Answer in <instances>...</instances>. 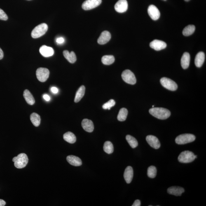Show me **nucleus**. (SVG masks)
Returning a JSON list of instances; mask_svg holds the SVG:
<instances>
[{
    "instance_id": "20e7f679",
    "label": "nucleus",
    "mask_w": 206,
    "mask_h": 206,
    "mask_svg": "<svg viewBox=\"0 0 206 206\" xmlns=\"http://www.w3.org/2000/svg\"><path fill=\"white\" fill-rule=\"evenodd\" d=\"M195 155L193 152L187 151L182 152L179 155L178 160L182 163H189L195 160Z\"/></svg>"
},
{
    "instance_id": "bb28decb",
    "label": "nucleus",
    "mask_w": 206,
    "mask_h": 206,
    "mask_svg": "<svg viewBox=\"0 0 206 206\" xmlns=\"http://www.w3.org/2000/svg\"><path fill=\"white\" fill-rule=\"evenodd\" d=\"M128 111L125 108H122L120 110L118 115L117 119L120 121H125L127 118Z\"/></svg>"
},
{
    "instance_id": "4be33fe9",
    "label": "nucleus",
    "mask_w": 206,
    "mask_h": 206,
    "mask_svg": "<svg viewBox=\"0 0 206 206\" xmlns=\"http://www.w3.org/2000/svg\"><path fill=\"white\" fill-rule=\"evenodd\" d=\"M63 55L65 58L71 64L74 63L76 60V55L74 52L71 51L70 53L68 50H64Z\"/></svg>"
},
{
    "instance_id": "393cba45",
    "label": "nucleus",
    "mask_w": 206,
    "mask_h": 206,
    "mask_svg": "<svg viewBox=\"0 0 206 206\" xmlns=\"http://www.w3.org/2000/svg\"><path fill=\"white\" fill-rule=\"evenodd\" d=\"M85 92V87L84 85H82L78 89L77 91L75 97V102L77 103L81 100L84 95Z\"/></svg>"
},
{
    "instance_id": "c9c22d12",
    "label": "nucleus",
    "mask_w": 206,
    "mask_h": 206,
    "mask_svg": "<svg viewBox=\"0 0 206 206\" xmlns=\"http://www.w3.org/2000/svg\"><path fill=\"white\" fill-rule=\"evenodd\" d=\"M141 201L139 200H137L135 201V202H134L133 205L132 206H141Z\"/></svg>"
},
{
    "instance_id": "2f4dec72",
    "label": "nucleus",
    "mask_w": 206,
    "mask_h": 206,
    "mask_svg": "<svg viewBox=\"0 0 206 206\" xmlns=\"http://www.w3.org/2000/svg\"><path fill=\"white\" fill-rule=\"evenodd\" d=\"M157 169L156 167L151 166L149 167L147 170V175L148 177L151 178H154L157 175Z\"/></svg>"
},
{
    "instance_id": "58836bf2",
    "label": "nucleus",
    "mask_w": 206,
    "mask_h": 206,
    "mask_svg": "<svg viewBox=\"0 0 206 206\" xmlns=\"http://www.w3.org/2000/svg\"><path fill=\"white\" fill-rule=\"evenodd\" d=\"M6 202L2 199H0V206H4L6 205Z\"/></svg>"
},
{
    "instance_id": "b1692460",
    "label": "nucleus",
    "mask_w": 206,
    "mask_h": 206,
    "mask_svg": "<svg viewBox=\"0 0 206 206\" xmlns=\"http://www.w3.org/2000/svg\"><path fill=\"white\" fill-rule=\"evenodd\" d=\"M63 137L64 140L70 144H74L76 142V136L71 132H68L64 134Z\"/></svg>"
},
{
    "instance_id": "f03ea898",
    "label": "nucleus",
    "mask_w": 206,
    "mask_h": 206,
    "mask_svg": "<svg viewBox=\"0 0 206 206\" xmlns=\"http://www.w3.org/2000/svg\"><path fill=\"white\" fill-rule=\"evenodd\" d=\"M13 162L14 165L17 168L21 169L25 167L28 162L27 155L24 153H20L17 157L13 158Z\"/></svg>"
},
{
    "instance_id": "7ed1b4c3",
    "label": "nucleus",
    "mask_w": 206,
    "mask_h": 206,
    "mask_svg": "<svg viewBox=\"0 0 206 206\" xmlns=\"http://www.w3.org/2000/svg\"><path fill=\"white\" fill-rule=\"evenodd\" d=\"M48 26L45 23L39 24L33 29L31 32V37L33 38L41 37L48 30Z\"/></svg>"
},
{
    "instance_id": "473e14b6",
    "label": "nucleus",
    "mask_w": 206,
    "mask_h": 206,
    "mask_svg": "<svg viewBox=\"0 0 206 206\" xmlns=\"http://www.w3.org/2000/svg\"><path fill=\"white\" fill-rule=\"evenodd\" d=\"M115 104V102L113 99H111L108 102L103 105L102 107L104 109H111V108L114 106Z\"/></svg>"
},
{
    "instance_id": "5701e85b",
    "label": "nucleus",
    "mask_w": 206,
    "mask_h": 206,
    "mask_svg": "<svg viewBox=\"0 0 206 206\" xmlns=\"http://www.w3.org/2000/svg\"><path fill=\"white\" fill-rule=\"evenodd\" d=\"M23 96L28 104L30 105H33L34 104L35 101L34 98L29 90H24Z\"/></svg>"
},
{
    "instance_id": "72a5a7b5",
    "label": "nucleus",
    "mask_w": 206,
    "mask_h": 206,
    "mask_svg": "<svg viewBox=\"0 0 206 206\" xmlns=\"http://www.w3.org/2000/svg\"><path fill=\"white\" fill-rule=\"evenodd\" d=\"M8 15L2 9L0 8V20L6 21L8 20Z\"/></svg>"
},
{
    "instance_id": "c85d7f7f",
    "label": "nucleus",
    "mask_w": 206,
    "mask_h": 206,
    "mask_svg": "<svg viewBox=\"0 0 206 206\" xmlns=\"http://www.w3.org/2000/svg\"><path fill=\"white\" fill-rule=\"evenodd\" d=\"M195 29V28L194 25H188L183 29V34L184 36H189L194 32Z\"/></svg>"
},
{
    "instance_id": "6ab92c4d",
    "label": "nucleus",
    "mask_w": 206,
    "mask_h": 206,
    "mask_svg": "<svg viewBox=\"0 0 206 206\" xmlns=\"http://www.w3.org/2000/svg\"><path fill=\"white\" fill-rule=\"evenodd\" d=\"M67 160L70 165L75 167L80 166L82 164L81 159L74 155H69L67 157Z\"/></svg>"
},
{
    "instance_id": "9b49d317",
    "label": "nucleus",
    "mask_w": 206,
    "mask_h": 206,
    "mask_svg": "<svg viewBox=\"0 0 206 206\" xmlns=\"http://www.w3.org/2000/svg\"><path fill=\"white\" fill-rule=\"evenodd\" d=\"M148 13L151 18L154 20H157L160 15L159 10L154 5H151L148 8Z\"/></svg>"
},
{
    "instance_id": "ddd939ff",
    "label": "nucleus",
    "mask_w": 206,
    "mask_h": 206,
    "mask_svg": "<svg viewBox=\"0 0 206 206\" xmlns=\"http://www.w3.org/2000/svg\"><path fill=\"white\" fill-rule=\"evenodd\" d=\"M151 48L155 50L158 51L166 48L167 44L164 41L159 40H154L150 44Z\"/></svg>"
},
{
    "instance_id": "7c9ffc66",
    "label": "nucleus",
    "mask_w": 206,
    "mask_h": 206,
    "mask_svg": "<svg viewBox=\"0 0 206 206\" xmlns=\"http://www.w3.org/2000/svg\"><path fill=\"white\" fill-rule=\"evenodd\" d=\"M126 139L127 142L130 144L131 147L133 148V149L136 147L138 146V143L137 140L132 136L127 135L126 136Z\"/></svg>"
},
{
    "instance_id": "f257e3e1",
    "label": "nucleus",
    "mask_w": 206,
    "mask_h": 206,
    "mask_svg": "<svg viewBox=\"0 0 206 206\" xmlns=\"http://www.w3.org/2000/svg\"><path fill=\"white\" fill-rule=\"evenodd\" d=\"M149 111L153 116L160 120L167 119L171 115L170 111L163 108L153 107L150 109Z\"/></svg>"
},
{
    "instance_id": "37998d69",
    "label": "nucleus",
    "mask_w": 206,
    "mask_h": 206,
    "mask_svg": "<svg viewBox=\"0 0 206 206\" xmlns=\"http://www.w3.org/2000/svg\"><path fill=\"white\" fill-rule=\"evenodd\" d=\"M164 1H166V0H164Z\"/></svg>"
},
{
    "instance_id": "e433bc0d",
    "label": "nucleus",
    "mask_w": 206,
    "mask_h": 206,
    "mask_svg": "<svg viewBox=\"0 0 206 206\" xmlns=\"http://www.w3.org/2000/svg\"><path fill=\"white\" fill-rule=\"evenodd\" d=\"M51 90L52 93L55 94H57L59 91L58 89L55 87H52L51 89Z\"/></svg>"
},
{
    "instance_id": "412c9836",
    "label": "nucleus",
    "mask_w": 206,
    "mask_h": 206,
    "mask_svg": "<svg viewBox=\"0 0 206 206\" xmlns=\"http://www.w3.org/2000/svg\"><path fill=\"white\" fill-rule=\"evenodd\" d=\"M190 55L188 52H185L181 59V65L183 69H186L189 67Z\"/></svg>"
},
{
    "instance_id": "cd10ccee",
    "label": "nucleus",
    "mask_w": 206,
    "mask_h": 206,
    "mask_svg": "<svg viewBox=\"0 0 206 206\" xmlns=\"http://www.w3.org/2000/svg\"><path fill=\"white\" fill-rule=\"evenodd\" d=\"M115 58L111 55H105L102 57V62L103 64L106 65H110L115 62Z\"/></svg>"
},
{
    "instance_id": "ea45409f",
    "label": "nucleus",
    "mask_w": 206,
    "mask_h": 206,
    "mask_svg": "<svg viewBox=\"0 0 206 206\" xmlns=\"http://www.w3.org/2000/svg\"><path fill=\"white\" fill-rule=\"evenodd\" d=\"M3 50L1 49V48H0V60H1L2 59H3Z\"/></svg>"
},
{
    "instance_id": "f8f14e48",
    "label": "nucleus",
    "mask_w": 206,
    "mask_h": 206,
    "mask_svg": "<svg viewBox=\"0 0 206 206\" xmlns=\"http://www.w3.org/2000/svg\"><path fill=\"white\" fill-rule=\"evenodd\" d=\"M146 141L152 147L158 149L160 147V143L156 137L153 135L147 136L146 138Z\"/></svg>"
},
{
    "instance_id": "4468645a",
    "label": "nucleus",
    "mask_w": 206,
    "mask_h": 206,
    "mask_svg": "<svg viewBox=\"0 0 206 206\" xmlns=\"http://www.w3.org/2000/svg\"><path fill=\"white\" fill-rule=\"evenodd\" d=\"M39 52L41 54L45 57H51L54 53V51L53 48L45 45H44L40 48Z\"/></svg>"
},
{
    "instance_id": "c756f323",
    "label": "nucleus",
    "mask_w": 206,
    "mask_h": 206,
    "mask_svg": "<svg viewBox=\"0 0 206 206\" xmlns=\"http://www.w3.org/2000/svg\"><path fill=\"white\" fill-rule=\"evenodd\" d=\"M103 149L104 152L108 154H111L114 151V148L112 143L109 141L105 142Z\"/></svg>"
},
{
    "instance_id": "f704fd0d",
    "label": "nucleus",
    "mask_w": 206,
    "mask_h": 206,
    "mask_svg": "<svg viewBox=\"0 0 206 206\" xmlns=\"http://www.w3.org/2000/svg\"><path fill=\"white\" fill-rule=\"evenodd\" d=\"M64 39L63 38L60 37L57 38L56 39V42L58 44H62L64 43Z\"/></svg>"
},
{
    "instance_id": "a19ab883",
    "label": "nucleus",
    "mask_w": 206,
    "mask_h": 206,
    "mask_svg": "<svg viewBox=\"0 0 206 206\" xmlns=\"http://www.w3.org/2000/svg\"><path fill=\"white\" fill-rule=\"evenodd\" d=\"M184 1H187V2H188V1H189L190 0H184Z\"/></svg>"
},
{
    "instance_id": "423d86ee",
    "label": "nucleus",
    "mask_w": 206,
    "mask_h": 206,
    "mask_svg": "<svg viewBox=\"0 0 206 206\" xmlns=\"http://www.w3.org/2000/svg\"><path fill=\"white\" fill-rule=\"evenodd\" d=\"M121 76L123 81L129 84L133 85L136 82V79L134 75L129 70H125L122 73Z\"/></svg>"
},
{
    "instance_id": "a878e982",
    "label": "nucleus",
    "mask_w": 206,
    "mask_h": 206,
    "mask_svg": "<svg viewBox=\"0 0 206 206\" xmlns=\"http://www.w3.org/2000/svg\"><path fill=\"white\" fill-rule=\"evenodd\" d=\"M30 120L31 122L35 126L38 127L41 123V117L39 115L35 113H33L30 115Z\"/></svg>"
},
{
    "instance_id": "79ce46f5",
    "label": "nucleus",
    "mask_w": 206,
    "mask_h": 206,
    "mask_svg": "<svg viewBox=\"0 0 206 206\" xmlns=\"http://www.w3.org/2000/svg\"><path fill=\"white\" fill-rule=\"evenodd\" d=\"M154 106H152V107H153V108L154 107Z\"/></svg>"
},
{
    "instance_id": "f3484780",
    "label": "nucleus",
    "mask_w": 206,
    "mask_h": 206,
    "mask_svg": "<svg viewBox=\"0 0 206 206\" xmlns=\"http://www.w3.org/2000/svg\"><path fill=\"white\" fill-rule=\"evenodd\" d=\"M82 126L86 132H91L94 131V125L91 120L85 119L81 123Z\"/></svg>"
},
{
    "instance_id": "39448f33",
    "label": "nucleus",
    "mask_w": 206,
    "mask_h": 206,
    "mask_svg": "<svg viewBox=\"0 0 206 206\" xmlns=\"http://www.w3.org/2000/svg\"><path fill=\"white\" fill-rule=\"evenodd\" d=\"M195 139V136L193 134H181L176 137L175 142L178 144L183 145L193 142Z\"/></svg>"
},
{
    "instance_id": "dca6fc26",
    "label": "nucleus",
    "mask_w": 206,
    "mask_h": 206,
    "mask_svg": "<svg viewBox=\"0 0 206 206\" xmlns=\"http://www.w3.org/2000/svg\"><path fill=\"white\" fill-rule=\"evenodd\" d=\"M169 194L174 195L176 196H181L184 192V188L180 187L173 186L169 188L167 190Z\"/></svg>"
},
{
    "instance_id": "2eb2a0df",
    "label": "nucleus",
    "mask_w": 206,
    "mask_h": 206,
    "mask_svg": "<svg viewBox=\"0 0 206 206\" xmlns=\"http://www.w3.org/2000/svg\"><path fill=\"white\" fill-rule=\"evenodd\" d=\"M111 38V35L109 31H103L98 39L97 42L99 44L103 45L106 44L109 42Z\"/></svg>"
},
{
    "instance_id": "1a4fd4ad",
    "label": "nucleus",
    "mask_w": 206,
    "mask_h": 206,
    "mask_svg": "<svg viewBox=\"0 0 206 206\" xmlns=\"http://www.w3.org/2000/svg\"><path fill=\"white\" fill-rule=\"evenodd\" d=\"M101 3L102 0H86L82 4V8L85 10H91L99 6Z\"/></svg>"
},
{
    "instance_id": "a211bd4d",
    "label": "nucleus",
    "mask_w": 206,
    "mask_h": 206,
    "mask_svg": "<svg viewBox=\"0 0 206 206\" xmlns=\"http://www.w3.org/2000/svg\"><path fill=\"white\" fill-rule=\"evenodd\" d=\"M133 177V169L130 166L127 167L126 168L124 173V178L127 184H130L131 182Z\"/></svg>"
},
{
    "instance_id": "0eeeda50",
    "label": "nucleus",
    "mask_w": 206,
    "mask_h": 206,
    "mask_svg": "<svg viewBox=\"0 0 206 206\" xmlns=\"http://www.w3.org/2000/svg\"><path fill=\"white\" fill-rule=\"evenodd\" d=\"M160 81L162 86L167 90L174 91L178 89L177 84L168 78H162L161 79Z\"/></svg>"
},
{
    "instance_id": "6e6552de",
    "label": "nucleus",
    "mask_w": 206,
    "mask_h": 206,
    "mask_svg": "<svg viewBox=\"0 0 206 206\" xmlns=\"http://www.w3.org/2000/svg\"><path fill=\"white\" fill-rule=\"evenodd\" d=\"M50 72L48 69L44 68H39L37 70L36 75L39 81L44 82L46 81L49 76Z\"/></svg>"
},
{
    "instance_id": "4c0bfd02",
    "label": "nucleus",
    "mask_w": 206,
    "mask_h": 206,
    "mask_svg": "<svg viewBox=\"0 0 206 206\" xmlns=\"http://www.w3.org/2000/svg\"><path fill=\"white\" fill-rule=\"evenodd\" d=\"M43 98L44 99L47 101H49L50 99V98L49 96L48 95H47V94H44V95Z\"/></svg>"
},
{
    "instance_id": "9d476101",
    "label": "nucleus",
    "mask_w": 206,
    "mask_h": 206,
    "mask_svg": "<svg viewBox=\"0 0 206 206\" xmlns=\"http://www.w3.org/2000/svg\"><path fill=\"white\" fill-rule=\"evenodd\" d=\"M128 8V3L126 0H119L115 4V9L118 13H124Z\"/></svg>"
},
{
    "instance_id": "aec40b11",
    "label": "nucleus",
    "mask_w": 206,
    "mask_h": 206,
    "mask_svg": "<svg viewBox=\"0 0 206 206\" xmlns=\"http://www.w3.org/2000/svg\"><path fill=\"white\" fill-rule=\"evenodd\" d=\"M205 59V55L204 52H200L197 54L195 59V64L197 67H202Z\"/></svg>"
}]
</instances>
